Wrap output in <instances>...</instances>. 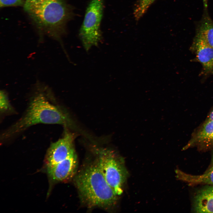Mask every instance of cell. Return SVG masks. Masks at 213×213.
<instances>
[{"instance_id": "6da1fadb", "label": "cell", "mask_w": 213, "mask_h": 213, "mask_svg": "<svg viewBox=\"0 0 213 213\" xmlns=\"http://www.w3.org/2000/svg\"><path fill=\"white\" fill-rule=\"evenodd\" d=\"M28 105L24 115L1 135V140H6L39 123L57 124L69 129H76L69 114L56 104L50 88L37 80L33 86Z\"/></svg>"}, {"instance_id": "7a4b0ae2", "label": "cell", "mask_w": 213, "mask_h": 213, "mask_svg": "<svg viewBox=\"0 0 213 213\" xmlns=\"http://www.w3.org/2000/svg\"><path fill=\"white\" fill-rule=\"evenodd\" d=\"M23 7L36 28L39 41L47 36L59 42L65 51L62 39L74 16L73 7L65 0H25Z\"/></svg>"}, {"instance_id": "3957f363", "label": "cell", "mask_w": 213, "mask_h": 213, "mask_svg": "<svg viewBox=\"0 0 213 213\" xmlns=\"http://www.w3.org/2000/svg\"><path fill=\"white\" fill-rule=\"evenodd\" d=\"M74 180L80 201L88 208L109 210L116 204L118 196L107 182L96 160L83 168Z\"/></svg>"}, {"instance_id": "277c9868", "label": "cell", "mask_w": 213, "mask_h": 213, "mask_svg": "<svg viewBox=\"0 0 213 213\" xmlns=\"http://www.w3.org/2000/svg\"><path fill=\"white\" fill-rule=\"evenodd\" d=\"M93 150L96 156L95 160L107 182L117 195H120L128 175L123 159L109 149L94 146Z\"/></svg>"}, {"instance_id": "5b68a950", "label": "cell", "mask_w": 213, "mask_h": 213, "mask_svg": "<svg viewBox=\"0 0 213 213\" xmlns=\"http://www.w3.org/2000/svg\"><path fill=\"white\" fill-rule=\"evenodd\" d=\"M104 8L103 0H91L87 8L79 36L87 52L97 46L102 39L100 26Z\"/></svg>"}, {"instance_id": "8992f818", "label": "cell", "mask_w": 213, "mask_h": 213, "mask_svg": "<svg viewBox=\"0 0 213 213\" xmlns=\"http://www.w3.org/2000/svg\"><path fill=\"white\" fill-rule=\"evenodd\" d=\"M64 128L63 136L52 143L47 150L46 158L47 167L62 161L75 150L74 143L76 135L68 128Z\"/></svg>"}, {"instance_id": "52a82bcc", "label": "cell", "mask_w": 213, "mask_h": 213, "mask_svg": "<svg viewBox=\"0 0 213 213\" xmlns=\"http://www.w3.org/2000/svg\"><path fill=\"white\" fill-rule=\"evenodd\" d=\"M78 165L75 150L62 161L47 167V172L53 180L61 182L70 180L75 175Z\"/></svg>"}, {"instance_id": "ba28073f", "label": "cell", "mask_w": 213, "mask_h": 213, "mask_svg": "<svg viewBox=\"0 0 213 213\" xmlns=\"http://www.w3.org/2000/svg\"><path fill=\"white\" fill-rule=\"evenodd\" d=\"M203 1V13L201 19L196 24L194 37L213 48V20L208 12V0Z\"/></svg>"}, {"instance_id": "9c48e42d", "label": "cell", "mask_w": 213, "mask_h": 213, "mask_svg": "<svg viewBox=\"0 0 213 213\" xmlns=\"http://www.w3.org/2000/svg\"><path fill=\"white\" fill-rule=\"evenodd\" d=\"M191 48L202 65L204 73L213 74V48L194 37Z\"/></svg>"}, {"instance_id": "30bf717a", "label": "cell", "mask_w": 213, "mask_h": 213, "mask_svg": "<svg viewBox=\"0 0 213 213\" xmlns=\"http://www.w3.org/2000/svg\"><path fill=\"white\" fill-rule=\"evenodd\" d=\"M193 206L196 213H213V186H206L197 191Z\"/></svg>"}, {"instance_id": "8fae6325", "label": "cell", "mask_w": 213, "mask_h": 213, "mask_svg": "<svg viewBox=\"0 0 213 213\" xmlns=\"http://www.w3.org/2000/svg\"><path fill=\"white\" fill-rule=\"evenodd\" d=\"M176 177L178 180L191 185L200 184L213 186V166L203 174L193 175L185 173L179 169L175 170Z\"/></svg>"}, {"instance_id": "7c38bea8", "label": "cell", "mask_w": 213, "mask_h": 213, "mask_svg": "<svg viewBox=\"0 0 213 213\" xmlns=\"http://www.w3.org/2000/svg\"><path fill=\"white\" fill-rule=\"evenodd\" d=\"M213 143V120H207L183 148L185 150L197 144Z\"/></svg>"}, {"instance_id": "4fadbf2b", "label": "cell", "mask_w": 213, "mask_h": 213, "mask_svg": "<svg viewBox=\"0 0 213 213\" xmlns=\"http://www.w3.org/2000/svg\"><path fill=\"white\" fill-rule=\"evenodd\" d=\"M156 0H138L135 4L133 12L135 20H139Z\"/></svg>"}, {"instance_id": "5bb4252c", "label": "cell", "mask_w": 213, "mask_h": 213, "mask_svg": "<svg viewBox=\"0 0 213 213\" xmlns=\"http://www.w3.org/2000/svg\"><path fill=\"white\" fill-rule=\"evenodd\" d=\"M0 111L1 113L2 114L13 112L7 93L4 90H1L0 92Z\"/></svg>"}, {"instance_id": "9a60e30c", "label": "cell", "mask_w": 213, "mask_h": 213, "mask_svg": "<svg viewBox=\"0 0 213 213\" xmlns=\"http://www.w3.org/2000/svg\"><path fill=\"white\" fill-rule=\"evenodd\" d=\"M25 1V0H0V7L23 6Z\"/></svg>"}, {"instance_id": "2e32d148", "label": "cell", "mask_w": 213, "mask_h": 213, "mask_svg": "<svg viewBox=\"0 0 213 213\" xmlns=\"http://www.w3.org/2000/svg\"><path fill=\"white\" fill-rule=\"evenodd\" d=\"M213 120V110L211 112L208 117V120Z\"/></svg>"}, {"instance_id": "e0dca14e", "label": "cell", "mask_w": 213, "mask_h": 213, "mask_svg": "<svg viewBox=\"0 0 213 213\" xmlns=\"http://www.w3.org/2000/svg\"><path fill=\"white\" fill-rule=\"evenodd\" d=\"M211 163L212 166H213V154L212 156L211 159Z\"/></svg>"}]
</instances>
